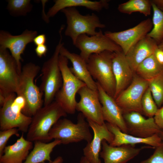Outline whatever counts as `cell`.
I'll list each match as a JSON object with an SVG mask.
<instances>
[{"label": "cell", "mask_w": 163, "mask_h": 163, "mask_svg": "<svg viewBox=\"0 0 163 163\" xmlns=\"http://www.w3.org/2000/svg\"><path fill=\"white\" fill-rule=\"evenodd\" d=\"M40 67L32 62L24 65L20 74L19 85L16 94L25 100L22 112L32 117L42 107L44 103L43 95L39 87L34 83V79L39 73Z\"/></svg>", "instance_id": "6da1fadb"}, {"label": "cell", "mask_w": 163, "mask_h": 163, "mask_svg": "<svg viewBox=\"0 0 163 163\" xmlns=\"http://www.w3.org/2000/svg\"><path fill=\"white\" fill-rule=\"evenodd\" d=\"M67 113L55 101L44 106L32 117L27 132L26 139L31 142H50L49 133L53 125Z\"/></svg>", "instance_id": "7a4b0ae2"}, {"label": "cell", "mask_w": 163, "mask_h": 163, "mask_svg": "<svg viewBox=\"0 0 163 163\" xmlns=\"http://www.w3.org/2000/svg\"><path fill=\"white\" fill-rule=\"evenodd\" d=\"M64 27L62 26L59 30L60 38L53 53L44 63L41 69L42 76L39 88L43 94L44 106L48 105L53 101L62 85V77L59 66V58L60 49L64 45L62 35Z\"/></svg>", "instance_id": "3957f363"}, {"label": "cell", "mask_w": 163, "mask_h": 163, "mask_svg": "<svg viewBox=\"0 0 163 163\" xmlns=\"http://www.w3.org/2000/svg\"><path fill=\"white\" fill-rule=\"evenodd\" d=\"M81 113L77 117V122L73 123L66 118L60 119L53 126L49 133L50 141L57 139L61 144L66 145L84 140L88 143L93 137L89 129V125Z\"/></svg>", "instance_id": "277c9868"}, {"label": "cell", "mask_w": 163, "mask_h": 163, "mask_svg": "<svg viewBox=\"0 0 163 163\" xmlns=\"http://www.w3.org/2000/svg\"><path fill=\"white\" fill-rule=\"evenodd\" d=\"M68 63L66 58L59 55V64L62 83L55 99L67 114H73L76 110L77 103L76 94L81 88L86 85L74 75L68 66Z\"/></svg>", "instance_id": "5b68a950"}, {"label": "cell", "mask_w": 163, "mask_h": 163, "mask_svg": "<svg viewBox=\"0 0 163 163\" xmlns=\"http://www.w3.org/2000/svg\"><path fill=\"white\" fill-rule=\"evenodd\" d=\"M114 53L105 51L91 55L86 61L90 75L110 96L114 98L116 83L112 60Z\"/></svg>", "instance_id": "8992f818"}, {"label": "cell", "mask_w": 163, "mask_h": 163, "mask_svg": "<svg viewBox=\"0 0 163 163\" xmlns=\"http://www.w3.org/2000/svg\"><path fill=\"white\" fill-rule=\"evenodd\" d=\"M61 11L65 14L66 20L65 35L71 39L74 45L80 35H94L97 32L96 28H103L106 27L101 22L97 15L93 13L82 15L75 7L66 8Z\"/></svg>", "instance_id": "52a82bcc"}, {"label": "cell", "mask_w": 163, "mask_h": 163, "mask_svg": "<svg viewBox=\"0 0 163 163\" xmlns=\"http://www.w3.org/2000/svg\"><path fill=\"white\" fill-rule=\"evenodd\" d=\"M20 72L17 62L8 50L0 48V104L10 94L16 93Z\"/></svg>", "instance_id": "ba28073f"}, {"label": "cell", "mask_w": 163, "mask_h": 163, "mask_svg": "<svg viewBox=\"0 0 163 163\" xmlns=\"http://www.w3.org/2000/svg\"><path fill=\"white\" fill-rule=\"evenodd\" d=\"M149 81L134 75L130 85L115 99L123 114L131 112L143 113L141 101L149 87Z\"/></svg>", "instance_id": "9c48e42d"}, {"label": "cell", "mask_w": 163, "mask_h": 163, "mask_svg": "<svg viewBox=\"0 0 163 163\" xmlns=\"http://www.w3.org/2000/svg\"><path fill=\"white\" fill-rule=\"evenodd\" d=\"M75 46L80 51V55L86 62L92 54L107 51L113 53L122 52L121 48L107 37L101 30L93 36L80 35Z\"/></svg>", "instance_id": "30bf717a"}, {"label": "cell", "mask_w": 163, "mask_h": 163, "mask_svg": "<svg viewBox=\"0 0 163 163\" xmlns=\"http://www.w3.org/2000/svg\"><path fill=\"white\" fill-rule=\"evenodd\" d=\"M152 27V21L148 18L128 29L117 32L107 31L104 34L120 46L126 55L133 46L147 35Z\"/></svg>", "instance_id": "8fae6325"}, {"label": "cell", "mask_w": 163, "mask_h": 163, "mask_svg": "<svg viewBox=\"0 0 163 163\" xmlns=\"http://www.w3.org/2000/svg\"><path fill=\"white\" fill-rule=\"evenodd\" d=\"M36 31L26 29L21 34L12 35L4 30L0 31V48L9 50L16 61L21 73L22 70L21 55L24 53L27 45L33 42L37 35Z\"/></svg>", "instance_id": "7c38bea8"}, {"label": "cell", "mask_w": 163, "mask_h": 163, "mask_svg": "<svg viewBox=\"0 0 163 163\" xmlns=\"http://www.w3.org/2000/svg\"><path fill=\"white\" fill-rule=\"evenodd\" d=\"M78 93L80 98L77 102L76 110L80 112L87 120L100 125L105 123L98 91H93L86 86L81 88Z\"/></svg>", "instance_id": "4fadbf2b"}, {"label": "cell", "mask_w": 163, "mask_h": 163, "mask_svg": "<svg viewBox=\"0 0 163 163\" xmlns=\"http://www.w3.org/2000/svg\"><path fill=\"white\" fill-rule=\"evenodd\" d=\"M15 93L8 96L0 110V129L4 130L18 128L22 133H27L32 120L21 112H17L12 108L13 102L16 97Z\"/></svg>", "instance_id": "5bb4252c"}, {"label": "cell", "mask_w": 163, "mask_h": 163, "mask_svg": "<svg viewBox=\"0 0 163 163\" xmlns=\"http://www.w3.org/2000/svg\"><path fill=\"white\" fill-rule=\"evenodd\" d=\"M127 134L139 137L146 138L162 131L153 117L146 119L142 114L131 112L123 114Z\"/></svg>", "instance_id": "9a60e30c"}, {"label": "cell", "mask_w": 163, "mask_h": 163, "mask_svg": "<svg viewBox=\"0 0 163 163\" xmlns=\"http://www.w3.org/2000/svg\"><path fill=\"white\" fill-rule=\"evenodd\" d=\"M87 121L94 133L92 140L83 149L84 156L90 163H101L99 158L102 141L105 140L110 144L114 139L113 134L108 130L106 123L100 125L89 120Z\"/></svg>", "instance_id": "2e32d148"}, {"label": "cell", "mask_w": 163, "mask_h": 163, "mask_svg": "<svg viewBox=\"0 0 163 163\" xmlns=\"http://www.w3.org/2000/svg\"><path fill=\"white\" fill-rule=\"evenodd\" d=\"M97 91L104 120L118 127L121 131L127 134V129L122 110L115 99L109 95L97 82Z\"/></svg>", "instance_id": "e0dca14e"}, {"label": "cell", "mask_w": 163, "mask_h": 163, "mask_svg": "<svg viewBox=\"0 0 163 163\" xmlns=\"http://www.w3.org/2000/svg\"><path fill=\"white\" fill-rule=\"evenodd\" d=\"M102 150L100 155L104 159V163H126L143 149L153 148L147 145L139 148L129 145L112 146L105 140L102 141Z\"/></svg>", "instance_id": "ac0fdd59"}, {"label": "cell", "mask_w": 163, "mask_h": 163, "mask_svg": "<svg viewBox=\"0 0 163 163\" xmlns=\"http://www.w3.org/2000/svg\"><path fill=\"white\" fill-rule=\"evenodd\" d=\"M112 67L116 83L115 99L129 85L134 73L123 52L114 53Z\"/></svg>", "instance_id": "d6986e66"}, {"label": "cell", "mask_w": 163, "mask_h": 163, "mask_svg": "<svg viewBox=\"0 0 163 163\" xmlns=\"http://www.w3.org/2000/svg\"><path fill=\"white\" fill-rule=\"evenodd\" d=\"M158 48L156 42L146 36L129 50L125 55L134 73L139 65L145 59L154 54Z\"/></svg>", "instance_id": "ffe728a7"}, {"label": "cell", "mask_w": 163, "mask_h": 163, "mask_svg": "<svg viewBox=\"0 0 163 163\" xmlns=\"http://www.w3.org/2000/svg\"><path fill=\"white\" fill-rule=\"evenodd\" d=\"M106 124L108 130L114 136L113 140L109 144L111 146L129 145L135 146L137 144H143L155 148L162 143L159 134L146 138H142L123 132L115 125L107 122Z\"/></svg>", "instance_id": "44dd1931"}, {"label": "cell", "mask_w": 163, "mask_h": 163, "mask_svg": "<svg viewBox=\"0 0 163 163\" xmlns=\"http://www.w3.org/2000/svg\"><path fill=\"white\" fill-rule=\"evenodd\" d=\"M59 54L71 61L72 67L70 68V69L77 78L84 82L90 89L97 91L96 82L90 74L86 62L80 55L70 52L63 45L60 49Z\"/></svg>", "instance_id": "7402d4cb"}, {"label": "cell", "mask_w": 163, "mask_h": 163, "mask_svg": "<svg viewBox=\"0 0 163 163\" xmlns=\"http://www.w3.org/2000/svg\"><path fill=\"white\" fill-rule=\"evenodd\" d=\"M32 142L25 139L22 133L14 144L5 147L0 157V163H23L33 148Z\"/></svg>", "instance_id": "603a6c76"}, {"label": "cell", "mask_w": 163, "mask_h": 163, "mask_svg": "<svg viewBox=\"0 0 163 163\" xmlns=\"http://www.w3.org/2000/svg\"><path fill=\"white\" fill-rule=\"evenodd\" d=\"M109 2L108 0L94 1L88 0H55L54 5L49 10L46 16L49 19L65 8L79 6L99 12L104 8H108Z\"/></svg>", "instance_id": "cb8c5ba5"}, {"label": "cell", "mask_w": 163, "mask_h": 163, "mask_svg": "<svg viewBox=\"0 0 163 163\" xmlns=\"http://www.w3.org/2000/svg\"><path fill=\"white\" fill-rule=\"evenodd\" d=\"M34 142L32 150L23 163H45L46 161L50 162L52 161L50 155L53 149L61 144V141L57 139L47 143L40 141Z\"/></svg>", "instance_id": "d4e9b609"}, {"label": "cell", "mask_w": 163, "mask_h": 163, "mask_svg": "<svg viewBox=\"0 0 163 163\" xmlns=\"http://www.w3.org/2000/svg\"><path fill=\"white\" fill-rule=\"evenodd\" d=\"M163 71V65L159 63L154 54L143 61L138 66L135 73L149 81Z\"/></svg>", "instance_id": "484cf974"}, {"label": "cell", "mask_w": 163, "mask_h": 163, "mask_svg": "<svg viewBox=\"0 0 163 163\" xmlns=\"http://www.w3.org/2000/svg\"><path fill=\"white\" fill-rule=\"evenodd\" d=\"M151 8V0H129L119 5L117 9L123 13L130 14L139 12L147 16L150 15Z\"/></svg>", "instance_id": "4316f807"}, {"label": "cell", "mask_w": 163, "mask_h": 163, "mask_svg": "<svg viewBox=\"0 0 163 163\" xmlns=\"http://www.w3.org/2000/svg\"><path fill=\"white\" fill-rule=\"evenodd\" d=\"M151 2L153 11V27L146 36L152 38L158 45L163 39V11Z\"/></svg>", "instance_id": "83f0119b"}, {"label": "cell", "mask_w": 163, "mask_h": 163, "mask_svg": "<svg viewBox=\"0 0 163 163\" xmlns=\"http://www.w3.org/2000/svg\"><path fill=\"white\" fill-rule=\"evenodd\" d=\"M7 9L14 17L25 16L33 8L30 0H8Z\"/></svg>", "instance_id": "f1b7e54d"}, {"label": "cell", "mask_w": 163, "mask_h": 163, "mask_svg": "<svg viewBox=\"0 0 163 163\" xmlns=\"http://www.w3.org/2000/svg\"><path fill=\"white\" fill-rule=\"evenodd\" d=\"M149 88L158 107L163 104V71L149 81Z\"/></svg>", "instance_id": "f546056e"}, {"label": "cell", "mask_w": 163, "mask_h": 163, "mask_svg": "<svg viewBox=\"0 0 163 163\" xmlns=\"http://www.w3.org/2000/svg\"><path fill=\"white\" fill-rule=\"evenodd\" d=\"M141 105L143 113L149 118L153 117L158 109L149 87L143 96Z\"/></svg>", "instance_id": "4dcf8cb0"}, {"label": "cell", "mask_w": 163, "mask_h": 163, "mask_svg": "<svg viewBox=\"0 0 163 163\" xmlns=\"http://www.w3.org/2000/svg\"><path fill=\"white\" fill-rule=\"evenodd\" d=\"M19 130L17 128H13L0 131V157L3 154L4 150L9 139L12 136H19Z\"/></svg>", "instance_id": "1f68e13d"}, {"label": "cell", "mask_w": 163, "mask_h": 163, "mask_svg": "<svg viewBox=\"0 0 163 163\" xmlns=\"http://www.w3.org/2000/svg\"><path fill=\"white\" fill-rule=\"evenodd\" d=\"M139 163H163V144L156 147L153 154L149 158Z\"/></svg>", "instance_id": "d6a6232c"}, {"label": "cell", "mask_w": 163, "mask_h": 163, "mask_svg": "<svg viewBox=\"0 0 163 163\" xmlns=\"http://www.w3.org/2000/svg\"><path fill=\"white\" fill-rule=\"evenodd\" d=\"M154 118L157 124L162 129L163 128V106L158 109Z\"/></svg>", "instance_id": "836d02e7"}, {"label": "cell", "mask_w": 163, "mask_h": 163, "mask_svg": "<svg viewBox=\"0 0 163 163\" xmlns=\"http://www.w3.org/2000/svg\"><path fill=\"white\" fill-rule=\"evenodd\" d=\"M48 50L47 46L45 44L37 46L35 49L36 53L39 58L45 56Z\"/></svg>", "instance_id": "e575fe53"}, {"label": "cell", "mask_w": 163, "mask_h": 163, "mask_svg": "<svg viewBox=\"0 0 163 163\" xmlns=\"http://www.w3.org/2000/svg\"><path fill=\"white\" fill-rule=\"evenodd\" d=\"M46 37L44 34L37 35L34 39L33 42L36 46L45 44Z\"/></svg>", "instance_id": "d590c367"}, {"label": "cell", "mask_w": 163, "mask_h": 163, "mask_svg": "<svg viewBox=\"0 0 163 163\" xmlns=\"http://www.w3.org/2000/svg\"><path fill=\"white\" fill-rule=\"evenodd\" d=\"M154 54L158 61L163 65V50L158 48L155 50Z\"/></svg>", "instance_id": "8d00e7d4"}, {"label": "cell", "mask_w": 163, "mask_h": 163, "mask_svg": "<svg viewBox=\"0 0 163 163\" xmlns=\"http://www.w3.org/2000/svg\"><path fill=\"white\" fill-rule=\"evenodd\" d=\"M152 2L160 9L163 11V0H153Z\"/></svg>", "instance_id": "74e56055"}, {"label": "cell", "mask_w": 163, "mask_h": 163, "mask_svg": "<svg viewBox=\"0 0 163 163\" xmlns=\"http://www.w3.org/2000/svg\"><path fill=\"white\" fill-rule=\"evenodd\" d=\"M63 159L61 156H58L53 161H52L49 163H62Z\"/></svg>", "instance_id": "f35d334b"}, {"label": "cell", "mask_w": 163, "mask_h": 163, "mask_svg": "<svg viewBox=\"0 0 163 163\" xmlns=\"http://www.w3.org/2000/svg\"><path fill=\"white\" fill-rule=\"evenodd\" d=\"M158 48L163 50V39L161 43L158 45Z\"/></svg>", "instance_id": "ab89813d"}, {"label": "cell", "mask_w": 163, "mask_h": 163, "mask_svg": "<svg viewBox=\"0 0 163 163\" xmlns=\"http://www.w3.org/2000/svg\"><path fill=\"white\" fill-rule=\"evenodd\" d=\"M159 135L161 139L162 143L163 144V133L162 132V131L161 133L159 134Z\"/></svg>", "instance_id": "60d3db41"}, {"label": "cell", "mask_w": 163, "mask_h": 163, "mask_svg": "<svg viewBox=\"0 0 163 163\" xmlns=\"http://www.w3.org/2000/svg\"><path fill=\"white\" fill-rule=\"evenodd\" d=\"M162 132L163 133V128L162 129Z\"/></svg>", "instance_id": "b9f144b4"}]
</instances>
